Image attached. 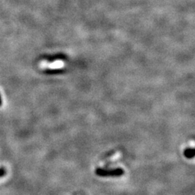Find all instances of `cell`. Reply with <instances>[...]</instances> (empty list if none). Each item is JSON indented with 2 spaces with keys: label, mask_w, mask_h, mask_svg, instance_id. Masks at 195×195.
Listing matches in <instances>:
<instances>
[{
  "label": "cell",
  "mask_w": 195,
  "mask_h": 195,
  "mask_svg": "<svg viewBox=\"0 0 195 195\" xmlns=\"http://www.w3.org/2000/svg\"><path fill=\"white\" fill-rule=\"evenodd\" d=\"M6 174V170L3 168L0 169V177H2L3 176H5Z\"/></svg>",
  "instance_id": "cell-3"
},
{
  "label": "cell",
  "mask_w": 195,
  "mask_h": 195,
  "mask_svg": "<svg viewBox=\"0 0 195 195\" xmlns=\"http://www.w3.org/2000/svg\"><path fill=\"white\" fill-rule=\"evenodd\" d=\"M185 155L187 157H192L194 155V151L193 149H188L185 151Z\"/></svg>",
  "instance_id": "cell-2"
},
{
  "label": "cell",
  "mask_w": 195,
  "mask_h": 195,
  "mask_svg": "<svg viewBox=\"0 0 195 195\" xmlns=\"http://www.w3.org/2000/svg\"><path fill=\"white\" fill-rule=\"evenodd\" d=\"M96 173L101 176H108V175H120V174L123 173V171L121 169H117V170H111V171H105V170L98 169L97 170Z\"/></svg>",
  "instance_id": "cell-1"
},
{
  "label": "cell",
  "mask_w": 195,
  "mask_h": 195,
  "mask_svg": "<svg viewBox=\"0 0 195 195\" xmlns=\"http://www.w3.org/2000/svg\"><path fill=\"white\" fill-rule=\"evenodd\" d=\"M2 105V99H1V96H0V105Z\"/></svg>",
  "instance_id": "cell-4"
}]
</instances>
